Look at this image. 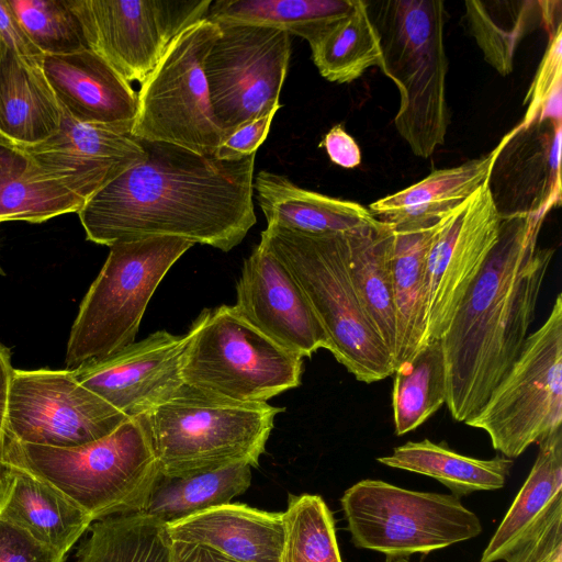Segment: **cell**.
Segmentation results:
<instances>
[{
	"label": "cell",
	"instance_id": "obj_1",
	"mask_svg": "<svg viewBox=\"0 0 562 562\" xmlns=\"http://www.w3.org/2000/svg\"><path fill=\"white\" fill-rule=\"evenodd\" d=\"M143 162L86 201L77 212L87 239L111 246L177 237L229 251L257 217L256 154L222 160L167 143L142 140Z\"/></svg>",
	"mask_w": 562,
	"mask_h": 562
},
{
	"label": "cell",
	"instance_id": "obj_2",
	"mask_svg": "<svg viewBox=\"0 0 562 562\" xmlns=\"http://www.w3.org/2000/svg\"><path fill=\"white\" fill-rule=\"evenodd\" d=\"M544 217L501 216L499 236L443 336L446 405L465 423L517 359L555 249L539 247Z\"/></svg>",
	"mask_w": 562,
	"mask_h": 562
},
{
	"label": "cell",
	"instance_id": "obj_3",
	"mask_svg": "<svg viewBox=\"0 0 562 562\" xmlns=\"http://www.w3.org/2000/svg\"><path fill=\"white\" fill-rule=\"evenodd\" d=\"M2 463L45 481L92 521L143 513L159 472L145 416L127 418L106 437L71 448L5 438Z\"/></svg>",
	"mask_w": 562,
	"mask_h": 562
},
{
	"label": "cell",
	"instance_id": "obj_4",
	"mask_svg": "<svg viewBox=\"0 0 562 562\" xmlns=\"http://www.w3.org/2000/svg\"><path fill=\"white\" fill-rule=\"evenodd\" d=\"M373 7L379 68L400 92L394 125L414 155L429 158L445 144L449 126L445 2L384 0Z\"/></svg>",
	"mask_w": 562,
	"mask_h": 562
},
{
	"label": "cell",
	"instance_id": "obj_5",
	"mask_svg": "<svg viewBox=\"0 0 562 562\" xmlns=\"http://www.w3.org/2000/svg\"><path fill=\"white\" fill-rule=\"evenodd\" d=\"M348 233L306 234L267 226L260 243L300 285L327 336L328 351L358 381L373 383L393 374L394 361L353 289L346 259Z\"/></svg>",
	"mask_w": 562,
	"mask_h": 562
},
{
	"label": "cell",
	"instance_id": "obj_6",
	"mask_svg": "<svg viewBox=\"0 0 562 562\" xmlns=\"http://www.w3.org/2000/svg\"><path fill=\"white\" fill-rule=\"evenodd\" d=\"M283 408L241 403L183 385L145 416L159 471L169 475L235 463L257 468Z\"/></svg>",
	"mask_w": 562,
	"mask_h": 562
},
{
	"label": "cell",
	"instance_id": "obj_7",
	"mask_svg": "<svg viewBox=\"0 0 562 562\" xmlns=\"http://www.w3.org/2000/svg\"><path fill=\"white\" fill-rule=\"evenodd\" d=\"M194 244L148 237L110 246L71 327L69 370L105 358L134 342L147 305L167 272Z\"/></svg>",
	"mask_w": 562,
	"mask_h": 562
},
{
	"label": "cell",
	"instance_id": "obj_8",
	"mask_svg": "<svg viewBox=\"0 0 562 562\" xmlns=\"http://www.w3.org/2000/svg\"><path fill=\"white\" fill-rule=\"evenodd\" d=\"M182 363L186 385L241 403L301 384L303 358L273 341L231 305L205 308L192 323Z\"/></svg>",
	"mask_w": 562,
	"mask_h": 562
},
{
	"label": "cell",
	"instance_id": "obj_9",
	"mask_svg": "<svg viewBox=\"0 0 562 562\" xmlns=\"http://www.w3.org/2000/svg\"><path fill=\"white\" fill-rule=\"evenodd\" d=\"M218 35V24L204 18L173 38L140 83L134 137L214 156L223 134L213 113L204 61Z\"/></svg>",
	"mask_w": 562,
	"mask_h": 562
},
{
	"label": "cell",
	"instance_id": "obj_10",
	"mask_svg": "<svg viewBox=\"0 0 562 562\" xmlns=\"http://www.w3.org/2000/svg\"><path fill=\"white\" fill-rule=\"evenodd\" d=\"M465 424L484 430L493 448L509 459L562 428L561 293L485 404Z\"/></svg>",
	"mask_w": 562,
	"mask_h": 562
},
{
	"label": "cell",
	"instance_id": "obj_11",
	"mask_svg": "<svg viewBox=\"0 0 562 562\" xmlns=\"http://www.w3.org/2000/svg\"><path fill=\"white\" fill-rule=\"evenodd\" d=\"M340 503L352 543L391 558L428 554L483 529L452 494L411 491L381 480L357 482Z\"/></svg>",
	"mask_w": 562,
	"mask_h": 562
},
{
	"label": "cell",
	"instance_id": "obj_12",
	"mask_svg": "<svg viewBox=\"0 0 562 562\" xmlns=\"http://www.w3.org/2000/svg\"><path fill=\"white\" fill-rule=\"evenodd\" d=\"M217 24L220 35L205 58L204 74L213 113L225 138L280 103L291 35L261 25Z\"/></svg>",
	"mask_w": 562,
	"mask_h": 562
},
{
	"label": "cell",
	"instance_id": "obj_13",
	"mask_svg": "<svg viewBox=\"0 0 562 562\" xmlns=\"http://www.w3.org/2000/svg\"><path fill=\"white\" fill-rule=\"evenodd\" d=\"M88 49L127 82H143L173 38L206 18L212 0H67Z\"/></svg>",
	"mask_w": 562,
	"mask_h": 562
},
{
	"label": "cell",
	"instance_id": "obj_14",
	"mask_svg": "<svg viewBox=\"0 0 562 562\" xmlns=\"http://www.w3.org/2000/svg\"><path fill=\"white\" fill-rule=\"evenodd\" d=\"M127 417L82 386L71 370H13L5 438L71 448L112 434Z\"/></svg>",
	"mask_w": 562,
	"mask_h": 562
},
{
	"label": "cell",
	"instance_id": "obj_15",
	"mask_svg": "<svg viewBox=\"0 0 562 562\" xmlns=\"http://www.w3.org/2000/svg\"><path fill=\"white\" fill-rule=\"evenodd\" d=\"M499 226L487 182L438 223L425 270L426 345L449 328L497 244Z\"/></svg>",
	"mask_w": 562,
	"mask_h": 562
},
{
	"label": "cell",
	"instance_id": "obj_16",
	"mask_svg": "<svg viewBox=\"0 0 562 562\" xmlns=\"http://www.w3.org/2000/svg\"><path fill=\"white\" fill-rule=\"evenodd\" d=\"M189 334L160 329L115 353L72 369L75 379L127 418L147 416L184 385Z\"/></svg>",
	"mask_w": 562,
	"mask_h": 562
},
{
	"label": "cell",
	"instance_id": "obj_17",
	"mask_svg": "<svg viewBox=\"0 0 562 562\" xmlns=\"http://www.w3.org/2000/svg\"><path fill=\"white\" fill-rule=\"evenodd\" d=\"M234 306L254 327L302 358L329 348L300 285L260 241L244 261Z\"/></svg>",
	"mask_w": 562,
	"mask_h": 562
},
{
	"label": "cell",
	"instance_id": "obj_18",
	"mask_svg": "<svg viewBox=\"0 0 562 562\" xmlns=\"http://www.w3.org/2000/svg\"><path fill=\"white\" fill-rule=\"evenodd\" d=\"M562 121L516 125L498 143L487 181L501 214L546 217L561 202Z\"/></svg>",
	"mask_w": 562,
	"mask_h": 562
},
{
	"label": "cell",
	"instance_id": "obj_19",
	"mask_svg": "<svg viewBox=\"0 0 562 562\" xmlns=\"http://www.w3.org/2000/svg\"><path fill=\"white\" fill-rule=\"evenodd\" d=\"M60 110L57 132L24 148L49 177L85 201L145 160L143 142L132 134L76 121Z\"/></svg>",
	"mask_w": 562,
	"mask_h": 562
},
{
	"label": "cell",
	"instance_id": "obj_20",
	"mask_svg": "<svg viewBox=\"0 0 562 562\" xmlns=\"http://www.w3.org/2000/svg\"><path fill=\"white\" fill-rule=\"evenodd\" d=\"M41 67L59 106L72 119L131 134L137 92L99 55L88 48L44 55Z\"/></svg>",
	"mask_w": 562,
	"mask_h": 562
},
{
	"label": "cell",
	"instance_id": "obj_21",
	"mask_svg": "<svg viewBox=\"0 0 562 562\" xmlns=\"http://www.w3.org/2000/svg\"><path fill=\"white\" fill-rule=\"evenodd\" d=\"M0 519L66 559L92 519L56 488L25 470L2 463Z\"/></svg>",
	"mask_w": 562,
	"mask_h": 562
},
{
	"label": "cell",
	"instance_id": "obj_22",
	"mask_svg": "<svg viewBox=\"0 0 562 562\" xmlns=\"http://www.w3.org/2000/svg\"><path fill=\"white\" fill-rule=\"evenodd\" d=\"M167 531L170 540L206 546L240 562H280L283 513L231 502L167 525Z\"/></svg>",
	"mask_w": 562,
	"mask_h": 562
},
{
	"label": "cell",
	"instance_id": "obj_23",
	"mask_svg": "<svg viewBox=\"0 0 562 562\" xmlns=\"http://www.w3.org/2000/svg\"><path fill=\"white\" fill-rule=\"evenodd\" d=\"M254 195L267 226L306 234H333L379 225L368 207L299 187L288 177L261 170Z\"/></svg>",
	"mask_w": 562,
	"mask_h": 562
},
{
	"label": "cell",
	"instance_id": "obj_24",
	"mask_svg": "<svg viewBox=\"0 0 562 562\" xmlns=\"http://www.w3.org/2000/svg\"><path fill=\"white\" fill-rule=\"evenodd\" d=\"M498 151L497 145L484 156L435 170L411 187L372 202L368 209L393 228L435 225L488 181Z\"/></svg>",
	"mask_w": 562,
	"mask_h": 562
},
{
	"label": "cell",
	"instance_id": "obj_25",
	"mask_svg": "<svg viewBox=\"0 0 562 562\" xmlns=\"http://www.w3.org/2000/svg\"><path fill=\"white\" fill-rule=\"evenodd\" d=\"M61 110L41 63L16 56L5 47L0 61V135L30 147L59 128Z\"/></svg>",
	"mask_w": 562,
	"mask_h": 562
},
{
	"label": "cell",
	"instance_id": "obj_26",
	"mask_svg": "<svg viewBox=\"0 0 562 562\" xmlns=\"http://www.w3.org/2000/svg\"><path fill=\"white\" fill-rule=\"evenodd\" d=\"M438 223L426 227H392L390 267L396 328L394 369L426 345L425 270Z\"/></svg>",
	"mask_w": 562,
	"mask_h": 562
},
{
	"label": "cell",
	"instance_id": "obj_27",
	"mask_svg": "<svg viewBox=\"0 0 562 562\" xmlns=\"http://www.w3.org/2000/svg\"><path fill=\"white\" fill-rule=\"evenodd\" d=\"M85 202L49 177L24 147L0 135V223H43L77 213Z\"/></svg>",
	"mask_w": 562,
	"mask_h": 562
},
{
	"label": "cell",
	"instance_id": "obj_28",
	"mask_svg": "<svg viewBox=\"0 0 562 562\" xmlns=\"http://www.w3.org/2000/svg\"><path fill=\"white\" fill-rule=\"evenodd\" d=\"M391 240L392 227L383 222L349 232L346 259L359 303L393 357L396 328L390 267Z\"/></svg>",
	"mask_w": 562,
	"mask_h": 562
},
{
	"label": "cell",
	"instance_id": "obj_29",
	"mask_svg": "<svg viewBox=\"0 0 562 562\" xmlns=\"http://www.w3.org/2000/svg\"><path fill=\"white\" fill-rule=\"evenodd\" d=\"M376 460L390 468L430 476L458 498L479 491L502 488L514 464L506 457L484 460L463 456L429 439L407 441L395 447L390 456Z\"/></svg>",
	"mask_w": 562,
	"mask_h": 562
},
{
	"label": "cell",
	"instance_id": "obj_30",
	"mask_svg": "<svg viewBox=\"0 0 562 562\" xmlns=\"http://www.w3.org/2000/svg\"><path fill=\"white\" fill-rule=\"evenodd\" d=\"M251 468L241 462L178 475L159 471L143 514L167 526L228 504L250 486Z\"/></svg>",
	"mask_w": 562,
	"mask_h": 562
},
{
	"label": "cell",
	"instance_id": "obj_31",
	"mask_svg": "<svg viewBox=\"0 0 562 562\" xmlns=\"http://www.w3.org/2000/svg\"><path fill=\"white\" fill-rule=\"evenodd\" d=\"M538 446L536 461L480 562L503 560L547 507L562 496V428L542 439Z\"/></svg>",
	"mask_w": 562,
	"mask_h": 562
},
{
	"label": "cell",
	"instance_id": "obj_32",
	"mask_svg": "<svg viewBox=\"0 0 562 562\" xmlns=\"http://www.w3.org/2000/svg\"><path fill=\"white\" fill-rule=\"evenodd\" d=\"M355 5L356 0H216L206 19L267 26L311 43Z\"/></svg>",
	"mask_w": 562,
	"mask_h": 562
},
{
	"label": "cell",
	"instance_id": "obj_33",
	"mask_svg": "<svg viewBox=\"0 0 562 562\" xmlns=\"http://www.w3.org/2000/svg\"><path fill=\"white\" fill-rule=\"evenodd\" d=\"M74 562H171L167 526L143 513L93 521Z\"/></svg>",
	"mask_w": 562,
	"mask_h": 562
},
{
	"label": "cell",
	"instance_id": "obj_34",
	"mask_svg": "<svg viewBox=\"0 0 562 562\" xmlns=\"http://www.w3.org/2000/svg\"><path fill=\"white\" fill-rule=\"evenodd\" d=\"M308 45L319 75L330 82H351L370 67H379L382 60L380 36L363 0H356L348 15L330 24Z\"/></svg>",
	"mask_w": 562,
	"mask_h": 562
},
{
	"label": "cell",
	"instance_id": "obj_35",
	"mask_svg": "<svg viewBox=\"0 0 562 562\" xmlns=\"http://www.w3.org/2000/svg\"><path fill=\"white\" fill-rule=\"evenodd\" d=\"M464 5L469 29L484 59L499 75H509L518 44L543 21L542 1L468 0Z\"/></svg>",
	"mask_w": 562,
	"mask_h": 562
},
{
	"label": "cell",
	"instance_id": "obj_36",
	"mask_svg": "<svg viewBox=\"0 0 562 562\" xmlns=\"http://www.w3.org/2000/svg\"><path fill=\"white\" fill-rule=\"evenodd\" d=\"M392 409L396 436L415 430L446 404L440 340H432L394 369Z\"/></svg>",
	"mask_w": 562,
	"mask_h": 562
},
{
	"label": "cell",
	"instance_id": "obj_37",
	"mask_svg": "<svg viewBox=\"0 0 562 562\" xmlns=\"http://www.w3.org/2000/svg\"><path fill=\"white\" fill-rule=\"evenodd\" d=\"M280 562H342L335 520L319 495H290Z\"/></svg>",
	"mask_w": 562,
	"mask_h": 562
},
{
	"label": "cell",
	"instance_id": "obj_38",
	"mask_svg": "<svg viewBox=\"0 0 562 562\" xmlns=\"http://www.w3.org/2000/svg\"><path fill=\"white\" fill-rule=\"evenodd\" d=\"M8 2L43 55H65L88 48L78 19L67 0Z\"/></svg>",
	"mask_w": 562,
	"mask_h": 562
},
{
	"label": "cell",
	"instance_id": "obj_39",
	"mask_svg": "<svg viewBox=\"0 0 562 562\" xmlns=\"http://www.w3.org/2000/svg\"><path fill=\"white\" fill-rule=\"evenodd\" d=\"M506 562H562V496L555 498L503 558Z\"/></svg>",
	"mask_w": 562,
	"mask_h": 562
},
{
	"label": "cell",
	"instance_id": "obj_40",
	"mask_svg": "<svg viewBox=\"0 0 562 562\" xmlns=\"http://www.w3.org/2000/svg\"><path fill=\"white\" fill-rule=\"evenodd\" d=\"M549 33L548 47L524 100L527 110L518 124L520 127H527L537 121L550 95L562 88V24Z\"/></svg>",
	"mask_w": 562,
	"mask_h": 562
},
{
	"label": "cell",
	"instance_id": "obj_41",
	"mask_svg": "<svg viewBox=\"0 0 562 562\" xmlns=\"http://www.w3.org/2000/svg\"><path fill=\"white\" fill-rule=\"evenodd\" d=\"M281 105V103L274 105L268 112L243 124L223 138L214 156L222 160H238L256 154L259 146L266 140L272 120Z\"/></svg>",
	"mask_w": 562,
	"mask_h": 562
},
{
	"label": "cell",
	"instance_id": "obj_42",
	"mask_svg": "<svg viewBox=\"0 0 562 562\" xmlns=\"http://www.w3.org/2000/svg\"><path fill=\"white\" fill-rule=\"evenodd\" d=\"M0 562H65L24 530L0 519Z\"/></svg>",
	"mask_w": 562,
	"mask_h": 562
},
{
	"label": "cell",
	"instance_id": "obj_43",
	"mask_svg": "<svg viewBox=\"0 0 562 562\" xmlns=\"http://www.w3.org/2000/svg\"><path fill=\"white\" fill-rule=\"evenodd\" d=\"M0 40L23 59L41 63L44 56L26 34L8 0H0Z\"/></svg>",
	"mask_w": 562,
	"mask_h": 562
},
{
	"label": "cell",
	"instance_id": "obj_44",
	"mask_svg": "<svg viewBox=\"0 0 562 562\" xmlns=\"http://www.w3.org/2000/svg\"><path fill=\"white\" fill-rule=\"evenodd\" d=\"M319 147H324L329 159L342 168L352 169L361 164V150L341 124L327 132Z\"/></svg>",
	"mask_w": 562,
	"mask_h": 562
},
{
	"label": "cell",
	"instance_id": "obj_45",
	"mask_svg": "<svg viewBox=\"0 0 562 562\" xmlns=\"http://www.w3.org/2000/svg\"><path fill=\"white\" fill-rule=\"evenodd\" d=\"M170 560L171 562H240L206 546L173 540L170 543Z\"/></svg>",
	"mask_w": 562,
	"mask_h": 562
},
{
	"label": "cell",
	"instance_id": "obj_46",
	"mask_svg": "<svg viewBox=\"0 0 562 562\" xmlns=\"http://www.w3.org/2000/svg\"><path fill=\"white\" fill-rule=\"evenodd\" d=\"M13 370L10 361V352L0 344V470L5 442L7 409Z\"/></svg>",
	"mask_w": 562,
	"mask_h": 562
},
{
	"label": "cell",
	"instance_id": "obj_47",
	"mask_svg": "<svg viewBox=\"0 0 562 562\" xmlns=\"http://www.w3.org/2000/svg\"><path fill=\"white\" fill-rule=\"evenodd\" d=\"M384 562H409L407 558H391L386 557Z\"/></svg>",
	"mask_w": 562,
	"mask_h": 562
},
{
	"label": "cell",
	"instance_id": "obj_48",
	"mask_svg": "<svg viewBox=\"0 0 562 562\" xmlns=\"http://www.w3.org/2000/svg\"><path fill=\"white\" fill-rule=\"evenodd\" d=\"M4 49H5V46L3 45L2 41L0 40V61L3 56Z\"/></svg>",
	"mask_w": 562,
	"mask_h": 562
}]
</instances>
